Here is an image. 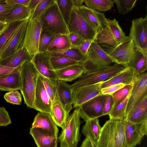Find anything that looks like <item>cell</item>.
<instances>
[{
    "label": "cell",
    "mask_w": 147,
    "mask_h": 147,
    "mask_svg": "<svg viewBox=\"0 0 147 147\" xmlns=\"http://www.w3.org/2000/svg\"><path fill=\"white\" fill-rule=\"evenodd\" d=\"M20 67L13 68L3 65L0 64V76L18 71Z\"/></svg>",
    "instance_id": "52"
},
{
    "label": "cell",
    "mask_w": 147,
    "mask_h": 147,
    "mask_svg": "<svg viewBox=\"0 0 147 147\" xmlns=\"http://www.w3.org/2000/svg\"><path fill=\"white\" fill-rule=\"evenodd\" d=\"M11 123L7 111L4 107L0 106V127L6 126Z\"/></svg>",
    "instance_id": "49"
},
{
    "label": "cell",
    "mask_w": 147,
    "mask_h": 147,
    "mask_svg": "<svg viewBox=\"0 0 147 147\" xmlns=\"http://www.w3.org/2000/svg\"><path fill=\"white\" fill-rule=\"evenodd\" d=\"M30 134L37 147H57L58 136L49 134L39 128L32 127Z\"/></svg>",
    "instance_id": "18"
},
{
    "label": "cell",
    "mask_w": 147,
    "mask_h": 147,
    "mask_svg": "<svg viewBox=\"0 0 147 147\" xmlns=\"http://www.w3.org/2000/svg\"><path fill=\"white\" fill-rule=\"evenodd\" d=\"M107 27L119 44L123 40L126 36L119 26L118 22L115 19L110 20L108 18L107 19Z\"/></svg>",
    "instance_id": "40"
},
{
    "label": "cell",
    "mask_w": 147,
    "mask_h": 147,
    "mask_svg": "<svg viewBox=\"0 0 147 147\" xmlns=\"http://www.w3.org/2000/svg\"><path fill=\"white\" fill-rule=\"evenodd\" d=\"M31 13L27 6L21 5H17L7 15L5 22L8 24L29 19Z\"/></svg>",
    "instance_id": "31"
},
{
    "label": "cell",
    "mask_w": 147,
    "mask_h": 147,
    "mask_svg": "<svg viewBox=\"0 0 147 147\" xmlns=\"http://www.w3.org/2000/svg\"><path fill=\"white\" fill-rule=\"evenodd\" d=\"M22 21L7 24L0 33V55L5 48Z\"/></svg>",
    "instance_id": "33"
},
{
    "label": "cell",
    "mask_w": 147,
    "mask_h": 147,
    "mask_svg": "<svg viewBox=\"0 0 147 147\" xmlns=\"http://www.w3.org/2000/svg\"><path fill=\"white\" fill-rule=\"evenodd\" d=\"M28 19L22 21L8 44L0 55V60L13 54L23 46Z\"/></svg>",
    "instance_id": "15"
},
{
    "label": "cell",
    "mask_w": 147,
    "mask_h": 147,
    "mask_svg": "<svg viewBox=\"0 0 147 147\" xmlns=\"http://www.w3.org/2000/svg\"><path fill=\"white\" fill-rule=\"evenodd\" d=\"M102 82L80 86L73 90V108L79 107L95 97L102 94Z\"/></svg>",
    "instance_id": "12"
},
{
    "label": "cell",
    "mask_w": 147,
    "mask_h": 147,
    "mask_svg": "<svg viewBox=\"0 0 147 147\" xmlns=\"http://www.w3.org/2000/svg\"><path fill=\"white\" fill-rule=\"evenodd\" d=\"M21 79L19 71L0 76V91L20 90Z\"/></svg>",
    "instance_id": "27"
},
{
    "label": "cell",
    "mask_w": 147,
    "mask_h": 147,
    "mask_svg": "<svg viewBox=\"0 0 147 147\" xmlns=\"http://www.w3.org/2000/svg\"><path fill=\"white\" fill-rule=\"evenodd\" d=\"M132 69L129 67L118 74L106 81L102 82L101 89L116 84H123L126 85L134 84L138 77Z\"/></svg>",
    "instance_id": "20"
},
{
    "label": "cell",
    "mask_w": 147,
    "mask_h": 147,
    "mask_svg": "<svg viewBox=\"0 0 147 147\" xmlns=\"http://www.w3.org/2000/svg\"><path fill=\"white\" fill-rule=\"evenodd\" d=\"M42 0H30L27 6L32 13Z\"/></svg>",
    "instance_id": "56"
},
{
    "label": "cell",
    "mask_w": 147,
    "mask_h": 147,
    "mask_svg": "<svg viewBox=\"0 0 147 147\" xmlns=\"http://www.w3.org/2000/svg\"><path fill=\"white\" fill-rule=\"evenodd\" d=\"M95 39V38L92 40H85L84 42L79 47L80 51L83 54L87 55L90 46Z\"/></svg>",
    "instance_id": "53"
},
{
    "label": "cell",
    "mask_w": 147,
    "mask_h": 147,
    "mask_svg": "<svg viewBox=\"0 0 147 147\" xmlns=\"http://www.w3.org/2000/svg\"><path fill=\"white\" fill-rule=\"evenodd\" d=\"M125 119L134 123H140L147 120V95L132 109Z\"/></svg>",
    "instance_id": "23"
},
{
    "label": "cell",
    "mask_w": 147,
    "mask_h": 147,
    "mask_svg": "<svg viewBox=\"0 0 147 147\" xmlns=\"http://www.w3.org/2000/svg\"><path fill=\"white\" fill-rule=\"evenodd\" d=\"M80 109L76 108L69 116L58 139L60 147H77L80 140Z\"/></svg>",
    "instance_id": "4"
},
{
    "label": "cell",
    "mask_w": 147,
    "mask_h": 147,
    "mask_svg": "<svg viewBox=\"0 0 147 147\" xmlns=\"http://www.w3.org/2000/svg\"><path fill=\"white\" fill-rule=\"evenodd\" d=\"M71 47L68 34H61L52 40L47 49V52L50 53L60 51Z\"/></svg>",
    "instance_id": "35"
},
{
    "label": "cell",
    "mask_w": 147,
    "mask_h": 147,
    "mask_svg": "<svg viewBox=\"0 0 147 147\" xmlns=\"http://www.w3.org/2000/svg\"><path fill=\"white\" fill-rule=\"evenodd\" d=\"M80 147H94V140L89 137L85 138Z\"/></svg>",
    "instance_id": "55"
},
{
    "label": "cell",
    "mask_w": 147,
    "mask_h": 147,
    "mask_svg": "<svg viewBox=\"0 0 147 147\" xmlns=\"http://www.w3.org/2000/svg\"><path fill=\"white\" fill-rule=\"evenodd\" d=\"M5 100L13 105H20L22 102V95L17 90H13L5 93L4 95Z\"/></svg>",
    "instance_id": "46"
},
{
    "label": "cell",
    "mask_w": 147,
    "mask_h": 147,
    "mask_svg": "<svg viewBox=\"0 0 147 147\" xmlns=\"http://www.w3.org/2000/svg\"><path fill=\"white\" fill-rule=\"evenodd\" d=\"M50 115L56 125L62 129L69 116V114L58 101L52 104Z\"/></svg>",
    "instance_id": "28"
},
{
    "label": "cell",
    "mask_w": 147,
    "mask_h": 147,
    "mask_svg": "<svg viewBox=\"0 0 147 147\" xmlns=\"http://www.w3.org/2000/svg\"><path fill=\"white\" fill-rule=\"evenodd\" d=\"M137 0H113L116 5L119 13L121 14H127L131 11L136 5Z\"/></svg>",
    "instance_id": "43"
},
{
    "label": "cell",
    "mask_w": 147,
    "mask_h": 147,
    "mask_svg": "<svg viewBox=\"0 0 147 147\" xmlns=\"http://www.w3.org/2000/svg\"><path fill=\"white\" fill-rule=\"evenodd\" d=\"M107 95H98L78 107L81 118L84 121L103 116V106Z\"/></svg>",
    "instance_id": "11"
},
{
    "label": "cell",
    "mask_w": 147,
    "mask_h": 147,
    "mask_svg": "<svg viewBox=\"0 0 147 147\" xmlns=\"http://www.w3.org/2000/svg\"><path fill=\"white\" fill-rule=\"evenodd\" d=\"M85 121V124L82 128V134L85 138L90 137L96 142L102 129L98 118L89 119Z\"/></svg>",
    "instance_id": "30"
},
{
    "label": "cell",
    "mask_w": 147,
    "mask_h": 147,
    "mask_svg": "<svg viewBox=\"0 0 147 147\" xmlns=\"http://www.w3.org/2000/svg\"></svg>",
    "instance_id": "60"
},
{
    "label": "cell",
    "mask_w": 147,
    "mask_h": 147,
    "mask_svg": "<svg viewBox=\"0 0 147 147\" xmlns=\"http://www.w3.org/2000/svg\"><path fill=\"white\" fill-rule=\"evenodd\" d=\"M56 84L58 101L69 114L73 108V90L66 82L57 80Z\"/></svg>",
    "instance_id": "19"
},
{
    "label": "cell",
    "mask_w": 147,
    "mask_h": 147,
    "mask_svg": "<svg viewBox=\"0 0 147 147\" xmlns=\"http://www.w3.org/2000/svg\"><path fill=\"white\" fill-rule=\"evenodd\" d=\"M41 31L40 18L34 20L28 19L22 47L32 56L39 53V41Z\"/></svg>",
    "instance_id": "8"
},
{
    "label": "cell",
    "mask_w": 147,
    "mask_h": 147,
    "mask_svg": "<svg viewBox=\"0 0 147 147\" xmlns=\"http://www.w3.org/2000/svg\"><path fill=\"white\" fill-rule=\"evenodd\" d=\"M7 24L6 23L0 22V33L4 30Z\"/></svg>",
    "instance_id": "58"
},
{
    "label": "cell",
    "mask_w": 147,
    "mask_h": 147,
    "mask_svg": "<svg viewBox=\"0 0 147 147\" xmlns=\"http://www.w3.org/2000/svg\"><path fill=\"white\" fill-rule=\"evenodd\" d=\"M57 126L49 113L39 112L35 116L32 127L40 128L48 134L58 136Z\"/></svg>",
    "instance_id": "21"
},
{
    "label": "cell",
    "mask_w": 147,
    "mask_h": 147,
    "mask_svg": "<svg viewBox=\"0 0 147 147\" xmlns=\"http://www.w3.org/2000/svg\"><path fill=\"white\" fill-rule=\"evenodd\" d=\"M78 9L84 19L97 32L107 27V19L104 13L84 5H82Z\"/></svg>",
    "instance_id": "17"
},
{
    "label": "cell",
    "mask_w": 147,
    "mask_h": 147,
    "mask_svg": "<svg viewBox=\"0 0 147 147\" xmlns=\"http://www.w3.org/2000/svg\"><path fill=\"white\" fill-rule=\"evenodd\" d=\"M68 36L72 47H79L85 40L79 34L74 32H69Z\"/></svg>",
    "instance_id": "48"
},
{
    "label": "cell",
    "mask_w": 147,
    "mask_h": 147,
    "mask_svg": "<svg viewBox=\"0 0 147 147\" xmlns=\"http://www.w3.org/2000/svg\"><path fill=\"white\" fill-rule=\"evenodd\" d=\"M40 76L43 83L45 90L48 94L52 104L58 101L57 81L50 80L42 76L40 74Z\"/></svg>",
    "instance_id": "37"
},
{
    "label": "cell",
    "mask_w": 147,
    "mask_h": 147,
    "mask_svg": "<svg viewBox=\"0 0 147 147\" xmlns=\"http://www.w3.org/2000/svg\"><path fill=\"white\" fill-rule=\"evenodd\" d=\"M69 32L77 33L85 40L95 38L97 32L85 21L78 8L74 6L69 23L67 26Z\"/></svg>",
    "instance_id": "7"
},
{
    "label": "cell",
    "mask_w": 147,
    "mask_h": 147,
    "mask_svg": "<svg viewBox=\"0 0 147 147\" xmlns=\"http://www.w3.org/2000/svg\"><path fill=\"white\" fill-rule=\"evenodd\" d=\"M21 87L20 90L24 103L30 108H33L38 78L40 75L31 60L22 65L19 70Z\"/></svg>",
    "instance_id": "2"
},
{
    "label": "cell",
    "mask_w": 147,
    "mask_h": 147,
    "mask_svg": "<svg viewBox=\"0 0 147 147\" xmlns=\"http://www.w3.org/2000/svg\"><path fill=\"white\" fill-rule=\"evenodd\" d=\"M126 68L115 63L104 69L83 74L70 86L73 90L82 86L106 81L123 71Z\"/></svg>",
    "instance_id": "5"
},
{
    "label": "cell",
    "mask_w": 147,
    "mask_h": 147,
    "mask_svg": "<svg viewBox=\"0 0 147 147\" xmlns=\"http://www.w3.org/2000/svg\"><path fill=\"white\" fill-rule=\"evenodd\" d=\"M133 85L129 93L125 98L121 102L114 105L108 115L110 119L123 120L125 119L127 106L133 88Z\"/></svg>",
    "instance_id": "34"
},
{
    "label": "cell",
    "mask_w": 147,
    "mask_h": 147,
    "mask_svg": "<svg viewBox=\"0 0 147 147\" xmlns=\"http://www.w3.org/2000/svg\"><path fill=\"white\" fill-rule=\"evenodd\" d=\"M114 105V100L112 95H107L104 105L103 116L109 114Z\"/></svg>",
    "instance_id": "51"
},
{
    "label": "cell",
    "mask_w": 147,
    "mask_h": 147,
    "mask_svg": "<svg viewBox=\"0 0 147 147\" xmlns=\"http://www.w3.org/2000/svg\"><path fill=\"white\" fill-rule=\"evenodd\" d=\"M52 105L39 75L37 82L33 109L50 115Z\"/></svg>",
    "instance_id": "14"
},
{
    "label": "cell",
    "mask_w": 147,
    "mask_h": 147,
    "mask_svg": "<svg viewBox=\"0 0 147 147\" xmlns=\"http://www.w3.org/2000/svg\"><path fill=\"white\" fill-rule=\"evenodd\" d=\"M96 144L97 147H127L123 120L107 121L102 127Z\"/></svg>",
    "instance_id": "1"
},
{
    "label": "cell",
    "mask_w": 147,
    "mask_h": 147,
    "mask_svg": "<svg viewBox=\"0 0 147 147\" xmlns=\"http://www.w3.org/2000/svg\"><path fill=\"white\" fill-rule=\"evenodd\" d=\"M74 6L78 8H80L82 5L84 0H72Z\"/></svg>",
    "instance_id": "57"
},
{
    "label": "cell",
    "mask_w": 147,
    "mask_h": 147,
    "mask_svg": "<svg viewBox=\"0 0 147 147\" xmlns=\"http://www.w3.org/2000/svg\"><path fill=\"white\" fill-rule=\"evenodd\" d=\"M5 0L0 1V22L5 23L6 18L11 10L18 5L8 4Z\"/></svg>",
    "instance_id": "47"
},
{
    "label": "cell",
    "mask_w": 147,
    "mask_h": 147,
    "mask_svg": "<svg viewBox=\"0 0 147 147\" xmlns=\"http://www.w3.org/2000/svg\"><path fill=\"white\" fill-rule=\"evenodd\" d=\"M87 55L88 58L104 66L111 65L113 63L107 53L101 48L95 40L90 46Z\"/></svg>",
    "instance_id": "24"
},
{
    "label": "cell",
    "mask_w": 147,
    "mask_h": 147,
    "mask_svg": "<svg viewBox=\"0 0 147 147\" xmlns=\"http://www.w3.org/2000/svg\"><path fill=\"white\" fill-rule=\"evenodd\" d=\"M55 0H42L31 13L29 20H34L40 18Z\"/></svg>",
    "instance_id": "42"
},
{
    "label": "cell",
    "mask_w": 147,
    "mask_h": 147,
    "mask_svg": "<svg viewBox=\"0 0 147 147\" xmlns=\"http://www.w3.org/2000/svg\"><path fill=\"white\" fill-rule=\"evenodd\" d=\"M84 2L87 7L99 12L110 10L114 4L111 0H84Z\"/></svg>",
    "instance_id": "36"
},
{
    "label": "cell",
    "mask_w": 147,
    "mask_h": 147,
    "mask_svg": "<svg viewBox=\"0 0 147 147\" xmlns=\"http://www.w3.org/2000/svg\"><path fill=\"white\" fill-rule=\"evenodd\" d=\"M94 147H97L96 144V142L94 140Z\"/></svg>",
    "instance_id": "59"
},
{
    "label": "cell",
    "mask_w": 147,
    "mask_h": 147,
    "mask_svg": "<svg viewBox=\"0 0 147 147\" xmlns=\"http://www.w3.org/2000/svg\"><path fill=\"white\" fill-rule=\"evenodd\" d=\"M129 37L133 40L136 48L147 55V15L132 20Z\"/></svg>",
    "instance_id": "9"
},
{
    "label": "cell",
    "mask_w": 147,
    "mask_h": 147,
    "mask_svg": "<svg viewBox=\"0 0 147 147\" xmlns=\"http://www.w3.org/2000/svg\"><path fill=\"white\" fill-rule=\"evenodd\" d=\"M125 140L127 147H135L140 144L144 136L147 135V120L139 123L123 120Z\"/></svg>",
    "instance_id": "10"
},
{
    "label": "cell",
    "mask_w": 147,
    "mask_h": 147,
    "mask_svg": "<svg viewBox=\"0 0 147 147\" xmlns=\"http://www.w3.org/2000/svg\"><path fill=\"white\" fill-rule=\"evenodd\" d=\"M48 53L51 57H64L80 63L84 62L88 57L87 55L83 54L78 47H71L62 51Z\"/></svg>",
    "instance_id": "32"
},
{
    "label": "cell",
    "mask_w": 147,
    "mask_h": 147,
    "mask_svg": "<svg viewBox=\"0 0 147 147\" xmlns=\"http://www.w3.org/2000/svg\"><path fill=\"white\" fill-rule=\"evenodd\" d=\"M81 64L84 69L83 74L102 69L107 67L101 65L88 57L84 62L81 63Z\"/></svg>",
    "instance_id": "44"
},
{
    "label": "cell",
    "mask_w": 147,
    "mask_h": 147,
    "mask_svg": "<svg viewBox=\"0 0 147 147\" xmlns=\"http://www.w3.org/2000/svg\"><path fill=\"white\" fill-rule=\"evenodd\" d=\"M61 34H56L41 31L39 41V53H47V49L52 40Z\"/></svg>",
    "instance_id": "41"
},
{
    "label": "cell",
    "mask_w": 147,
    "mask_h": 147,
    "mask_svg": "<svg viewBox=\"0 0 147 147\" xmlns=\"http://www.w3.org/2000/svg\"><path fill=\"white\" fill-rule=\"evenodd\" d=\"M95 41L106 52L118 44L107 27L97 32Z\"/></svg>",
    "instance_id": "26"
},
{
    "label": "cell",
    "mask_w": 147,
    "mask_h": 147,
    "mask_svg": "<svg viewBox=\"0 0 147 147\" xmlns=\"http://www.w3.org/2000/svg\"><path fill=\"white\" fill-rule=\"evenodd\" d=\"M54 71L58 80L71 82L82 76L84 71L80 63L55 70Z\"/></svg>",
    "instance_id": "25"
},
{
    "label": "cell",
    "mask_w": 147,
    "mask_h": 147,
    "mask_svg": "<svg viewBox=\"0 0 147 147\" xmlns=\"http://www.w3.org/2000/svg\"><path fill=\"white\" fill-rule=\"evenodd\" d=\"M133 85H126L112 95L114 100V105L121 102L125 98Z\"/></svg>",
    "instance_id": "45"
},
{
    "label": "cell",
    "mask_w": 147,
    "mask_h": 147,
    "mask_svg": "<svg viewBox=\"0 0 147 147\" xmlns=\"http://www.w3.org/2000/svg\"><path fill=\"white\" fill-rule=\"evenodd\" d=\"M50 57L47 52L39 53L32 56L31 61L40 75L50 80H57L54 70L51 64Z\"/></svg>",
    "instance_id": "16"
},
{
    "label": "cell",
    "mask_w": 147,
    "mask_h": 147,
    "mask_svg": "<svg viewBox=\"0 0 147 147\" xmlns=\"http://www.w3.org/2000/svg\"><path fill=\"white\" fill-rule=\"evenodd\" d=\"M147 95V73L145 72L138 77L133 85L127 106L126 116L141 99Z\"/></svg>",
    "instance_id": "13"
},
{
    "label": "cell",
    "mask_w": 147,
    "mask_h": 147,
    "mask_svg": "<svg viewBox=\"0 0 147 147\" xmlns=\"http://www.w3.org/2000/svg\"><path fill=\"white\" fill-rule=\"evenodd\" d=\"M30 0H5L7 3L10 5H21L27 6Z\"/></svg>",
    "instance_id": "54"
},
{
    "label": "cell",
    "mask_w": 147,
    "mask_h": 147,
    "mask_svg": "<svg viewBox=\"0 0 147 147\" xmlns=\"http://www.w3.org/2000/svg\"><path fill=\"white\" fill-rule=\"evenodd\" d=\"M42 31L56 34H68L67 26L55 0L40 18Z\"/></svg>",
    "instance_id": "3"
},
{
    "label": "cell",
    "mask_w": 147,
    "mask_h": 147,
    "mask_svg": "<svg viewBox=\"0 0 147 147\" xmlns=\"http://www.w3.org/2000/svg\"><path fill=\"white\" fill-rule=\"evenodd\" d=\"M32 57L27 49L22 47L11 55L0 60V64L7 67L16 68L31 60Z\"/></svg>",
    "instance_id": "22"
},
{
    "label": "cell",
    "mask_w": 147,
    "mask_h": 147,
    "mask_svg": "<svg viewBox=\"0 0 147 147\" xmlns=\"http://www.w3.org/2000/svg\"><path fill=\"white\" fill-rule=\"evenodd\" d=\"M128 66L132 69L138 76L146 72L147 69V55L136 48L134 56Z\"/></svg>",
    "instance_id": "29"
},
{
    "label": "cell",
    "mask_w": 147,
    "mask_h": 147,
    "mask_svg": "<svg viewBox=\"0 0 147 147\" xmlns=\"http://www.w3.org/2000/svg\"><path fill=\"white\" fill-rule=\"evenodd\" d=\"M135 51L136 47L133 39L126 36L116 47L106 53L113 63L126 67L134 56Z\"/></svg>",
    "instance_id": "6"
},
{
    "label": "cell",
    "mask_w": 147,
    "mask_h": 147,
    "mask_svg": "<svg viewBox=\"0 0 147 147\" xmlns=\"http://www.w3.org/2000/svg\"><path fill=\"white\" fill-rule=\"evenodd\" d=\"M62 17L67 26L74 5L72 0H55Z\"/></svg>",
    "instance_id": "38"
},
{
    "label": "cell",
    "mask_w": 147,
    "mask_h": 147,
    "mask_svg": "<svg viewBox=\"0 0 147 147\" xmlns=\"http://www.w3.org/2000/svg\"><path fill=\"white\" fill-rule=\"evenodd\" d=\"M50 61L54 70L61 69L67 67L81 63L63 57H51Z\"/></svg>",
    "instance_id": "39"
},
{
    "label": "cell",
    "mask_w": 147,
    "mask_h": 147,
    "mask_svg": "<svg viewBox=\"0 0 147 147\" xmlns=\"http://www.w3.org/2000/svg\"><path fill=\"white\" fill-rule=\"evenodd\" d=\"M123 84L112 85L101 89V93L102 94L112 95L119 90L126 86Z\"/></svg>",
    "instance_id": "50"
}]
</instances>
